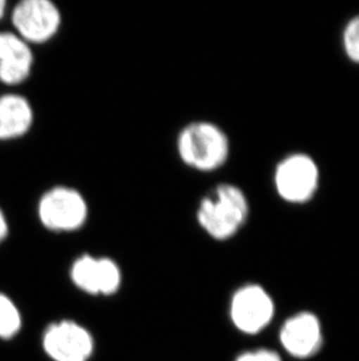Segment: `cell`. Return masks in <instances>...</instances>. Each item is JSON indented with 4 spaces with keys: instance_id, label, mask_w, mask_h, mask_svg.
<instances>
[{
    "instance_id": "3957f363",
    "label": "cell",
    "mask_w": 359,
    "mask_h": 361,
    "mask_svg": "<svg viewBox=\"0 0 359 361\" xmlns=\"http://www.w3.org/2000/svg\"><path fill=\"white\" fill-rule=\"evenodd\" d=\"M37 214L42 227L49 232H77L88 221V201L76 188L58 185L41 195L37 201Z\"/></svg>"
},
{
    "instance_id": "2e32d148",
    "label": "cell",
    "mask_w": 359,
    "mask_h": 361,
    "mask_svg": "<svg viewBox=\"0 0 359 361\" xmlns=\"http://www.w3.org/2000/svg\"><path fill=\"white\" fill-rule=\"evenodd\" d=\"M7 12V1L6 0H0V20H3L5 14Z\"/></svg>"
},
{
    "instance_id": "5b68a950",
    "label": "cell",
    "mask_w": 359,
    "mask_h": 361,
    "mask_svg": "<svg viewBox=\"0 0 359 361\" xmlns=\"http://www.w3.org/2000/svg\"><path fill=\"white\" fill-rule=\"evenodd\" d=\"M14 33L28 44H47L62 25L61 11L51 0H21L11 12Z\"/></svg>"
},
{
    "instance_id": "8fae6325",
    "label": "cell",
    "mask_w": 359,
    "mask_h": 361,
    "mask_svg": "<svg viewBox=\"0 0 359 361\" xmlns=\"http://www.w3.org/2000/svg\"><path fill=\"white\" fill-rule=\"evenodd\" d=\"M33 124L34 110L25 96L13 92L0 95V142L26 136Z\"/></svg>"
},
{
    "instance_id": "5bb4252c",
    "label": "cell",
    "mask_w": 359,
    "mask_h": 361,
    "mask_svg": "<svg viewBox=\"0 0 359 361\" xmlns=\"http://www.w3.org/2000/svg\"><path fill=\"white\" fill-rule=\"evenodd\" d=\"M234 361H284L282 355L272 348H260L241 352Z\"/></svg>"
},
{
    "instance_id": "6da1fadb",
    "label": "cell",
    "mask_w": 359,
    "mask_h": 361,
    "mask_svg": "<svg viewBox=\"0 0 359 361\" xmlns=\"http://www.w3.org/2000/svg\"><path fill=\"white\" fill-rule=\"evenodd\" d=\"M250 204L244 191L234 184L217 185L201 199L196 221L215 241H227L237 235L248 221Z\"/></svg>"
},
{
    "instance_id": "30bf717a",
    "label": "cell",
    "mask_w": 359,
    "mask_h": 361,
    "mask_svg": "<svg viewBox=\"0 0 359 361\" xmlns=\"http://www.w3.org/2000/svg\"><path fill=\"white\" fill-rule=\"evenodd\" d=\"M34 65L31 44L14 32H0V83L18 85L30 79Z\"/></svg>"
},
{
    "instance_id": "7a4b0ae2",
    "label": "cell",
    "mask_w": 359,
    "mask_h": 361,
    "mask_svg": "<svg viewBox=\"0 0 359 361\" xmlns=\"http://www.w3.org/2000/svg\"><path fill=\"white\" fill-rule=\"evenodd\" d=\"M177 151L186 166L208 173L220 170L227 163L230 140L215 123L195 121L180 130Z\"/></svg>"
},
{
    "instance_id": "9c48e42d",
    "label": "cell",
    "mask_w": 359,
    "mask_h": 361,
    "mask_svg": "<svg viewBox=\"0 0 359 361\" xmlns=\"http://www.w3.org/2000/svg\"><path fill=\"white\" fill-rule=\"evenodd\" d=\"M279 343L288 355L298 360L315 357L325 343L322 324L310 311H298L282 323Z\"/></svg>"
},
{
    "instance_id": "ba28073f",
    "label": "cell",
    "mask_w": 359,
    "mask_h": 361,
    "mask_svg": "<svg viewBox=\"0 0 359 361\" xmlns=\"http://www.w3.org/2000/svg\"><path fill=\"white\" fill-rule=\"evenodd\" d=\"M69 277L76 289L90 296H113L122 284L120 267L108 256H78L73 261Z\"/></svg>"
},
{
    "instance_id": "8992f818",
    "label": "cell",
    "mask_w": 359,
    "mask_h": 361,
    "mask_svg": "<svg viewBox=\"0 0 359 361\" xmlns=\"http://www.w3.org/2000/svg\"><path fill=\"white\" fill-rule=\"evenodd\" d=\"M319 184V166L308 154H289L275 167V190L289 204L308 202L317 192Z\"/></svg>"
},
{
    "instance_id": "7c38bea8",
    "label": "cell",
    "mask_w": 359,
    "mask_h": 361,
    "mask_svg": "<svg viewBox=\"0 0 359 361\" xmlns=\"http://www.w3.org/2000/svg\"><path fill=\"white\" fill-rule=\"evenodd\" d=\"M21 314L13 300L0 293V338L11 339L21 329Z\"/></svg>"
},
{
    "instance_id": "277c9868",
    "label": "cell",
    "mask_w": 359,
    "mask_h": 361,
    "mask_svg": "<svg viewBox=\"0 0 359 361\" xmlns=\"http://www.w3.org/2000/svg\"><path fill=\"white\" fill-rule=\"evenodd\" d=\"M275 316V300L260 284H244L231 296L229 317L236 330L243 334L256 336L260 334L270 326Z\"/></svg>"
},
{
    "instance_id": "52a82bcc",
    "label": "cell",
    "mask_w": 359,
    "mask_h": 361,
    "mask_svg": "<svg viewBox=\"0 0 359 361\" xmlns=\"http://www.w3.org/2000/svg\"><path fill=\"white\" fill-rule=\"evenodd\" d=\"M42 348L53 361H89L95 353L96 341L84 325L61 319L46 327Z\"/></svg>"
},
{
    "instance_id": "9a60e30c",
    "label": "cell",
    "mask_w": 359,
    "mask_h": 361,
    "mask_svg": "<svg viewBox=\"0 0 359 361\" xmlns=\"http://www.w3.org/2000/svg\"><path fill=\"white\" fill-rule=\"evenodd\" d=\"M8 233H10V226H8L6 215L4 213L3 209L0 208V245L6 240Z\"/></svg>"
},
{
    "instance_id": "4fadbf2b",
    "label": "cell",
    "mask_w": 359,
    "mask_h": 361,
    "mask_svg": "<svg viewBox=\"0 0 359 361\" xmlns=\"http://www.w3.org/2000/svg\"><path fill=\"white\" fill-rule=\"evenodd\" d=\"M343 49L346 56L359 65V14L350 19L343 31Z\"/></svg>"
}]
</instances>
